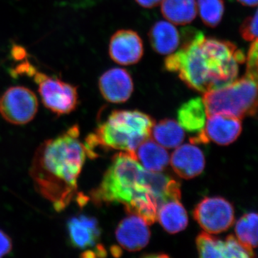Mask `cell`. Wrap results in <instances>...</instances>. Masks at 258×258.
<instances>
[{"label":"cell","instance_id":"4","mask_svg":"<svg viewBox=\"0 0 258 258\" xmlns=\"http://www.w3.org/2000/svg\"><path fill=\"white\" fill-rule=\"evenodd\" d=\"M244 76L225 87L204 93L207 116L225 114L243 118L258 113V55L246 58Z\"/></svg>","mask_w":258,"mask_h":258},{"label":"cell","instance_id":"6","mask_svg":"<svg viewBox=\"0 0 258 258\" xmlns=\"http://www.w3.org/2000/svg\"><path fill=\"white\" fill-rule=\"evenodd\" d=\"M34 79L38 85L42 103L47 109L57 115L69 114L76 109L79 104L76 86L37 71Z\"/></svg>","mask_w":258,"mask_h":258},{"label":"cell","instance_id":"19","mask_svg":"<svg viewBox=\"0 0 258 258\" xmlns=\"http://www.w3.org/2000/svg\"><path fill=\"white\" fill-rule=\"evenodd\" d=\"M163 16L173 24L185 25L191 23L198 14L196 0H162Z\"/></svg>","mask_w":258,"mask_h":258},{"label":"cell","instance_id":"14","mask_svg":"<svg viewBox=\"0 0 258 258\" xmlns=\"http://www.w3.org/2000/svg\"><path fill=\"white\" fill-rule=\"evenodd\" d=\"M171 165L179 177L192 179L203 172L205 159L200 148L194 144H184L174 151L171 157Z\"/></svg>","mask_w":258,"mask_h":258},{"label":"cell","instance_id":"23","mask_svg":"<svg viewBox=\"0 0 258 258\" xmlns=\"http://www.w3.org/2000/svg\"><path fill=\"white\" fill-rule=\"evenodd\" d=\"M198 11L202 21L209 28H216L225 13L224 0H198Z\"/></svg>","mask_w":258,"mask_h":258},{"label":"cell","instance_id":"30","mask_svg":"<svg viewBox=\"0 0 258 258\" xmlns=\"http://www.w3.org/2000/svg\"><path fill=\"white\" fill-rule=\"evenodd\" d=\"M243 6L255 7L258 5V0H237Z\"/></svg>","mask_w":258,"mask_h":258},{"label":"cell","instance_id":"2","mask_svg":"<svg viewBox=\"0 0 258 258\" xmlns=\"http://www.w3.org/2000/svg\"><path fill=\"white\" fill-rule=\"evenodd\" d=\"M79 137V125H73L40 144L32 160L30 174L35 189L57 212L67 208L77 193L78 179L87 157Z\"/></svg>","mask_w":258,"mask_h":258},{"label":"cell","instance_id":"18","mask_svg":"<svg viewBox=\"0 0 258 258\" xmlns=\"http://www.w3.org/2000/svg\"><path fill=\"white\" fill-rule=\"evenodd\" d=\"M157 220L163 228L170 234L184 230L188 225L187 213L179 200L161 204L158 210Z\"/></svg>","mask_w":258,"mask_h":258},{"label":"cell","instance_id":"15","mask_svg":"<svg viewBox=\"0 0 258 258\" xmlns=\"http://www.w3.org/2000/svg\"><path fill=\"white\" fill-rule=\"evenodd\" d=\"M149 38L153 50L161 55L173 53L180 43L179 32L172 24L166 21L154 24L149 30Z\"/></svg>","mask_w":258,"mask_h":258},{"label":"cell","instance_id":"9","mask_svg":"<svg viewBox=\"0 0 258 258\" xmlns=\"http://www.w3.org/2000/svg\"><path fill=\"white\" fill-rule=\"evenodd\" d=\"M205 128L190 139L191 144H208L212 142L227 146L235 142L242 133V119L225 114L209 115Z\"/></svg>","mask_w":258,"mask_h":258},{"label":"cell","instance_id":"7","mask_svg":"<svg viewBox=\"0 0 258 258\" xmlns=\"http://www.w3.org/2000/svg\"><path fill=\"white\" fill-rule=\"evenodd\" d=\"M37 110L36 95L23 86L8 88L0 99V114L13 124H26L35 118Z\"/></svg>","mask_w":258,"mask_h":258},{"label":"cell","instance_id":"8","mask_svg":"<svg viewBox=\"0 0 258 258\" xmlns=\"http://www.w3.org/2000/svg\"><path fill=\"white\" fill-rule=\"evenodd\" d=\"M193 215L200 227L211 234L227 231L235 222L233 205L220 197L204 199L195 208Z\"/></svg>","mask_w":258,"mask_h":258},{"label":"cell","instance_id":"1","mask_svg":"<svg viewBox=\"0 0 258 258\" xmlns=\"http://www.w3.org/2000/svg\"><path fill=\"white\" fill-rule=\"evenodd\" d=\"M181 47L164 60V68L176 73L187 87L200 93L220 89L237 79L246 55L227 40L206 38L196 28L181 30Z\"/></svg>","mask_w":258,"mask_h":258},{"label":"cell","instance_id":"24","mask_svg":"<svg viewBox=\"0 0 258 258\" xmlns=\"http://www.w3.org/2000/svg\"><path fill=\"white\" fill-rule=\"evenodd\" d=\"M200 257H225V242L216 237L202 232L196 239Z\"/></svg>","mask_w":258,"mask_h":258},{"label":"cell","instance_id":"11","mask_svg":"<svg viewBox=\"0 0 258 258\" xmlns=\"http://www.w3.org/2000/svg\"><path fill=\"white\" fill-rule=\"evenodd\" d=\"M69 240L71 244L78 249L93 248L88 251L91 257H98V241L101 231L98 220L88 215H81L70 219L67 224Z\"/></svg>","mask_w":258,"mask_h":258},{"label":"cell","instance_id":"22","mask_svg":"<svg viewBox=\"0 0 258 258\" xmlns=\"http://www.w3.org/2000/svg\"><path fill=\"white\" fill-rule=\"evenodd\" d=\"M236 238L248 248L258 247V213L249 212L239 219L235 225Z\"/></svg>","mask_w":258,"mask_h":258},{"label":"cell","instance_id":"28","mask_svg":"<svg viewBox=\"0 0 258 258\" xmlns=\"http://www.w3.org/2000/svg\"><path fill=\"white\" fill-rule=\"evenodd\" d=\"M137 4L144 8H153L158 6L162 0H135Z\"/></svg>","mask_w":258,"mask_h":258},{"label":"cell","instance_id":"20","mask_svg":"<svg viewBox=\"0 0 258 258\" xmlns=\"http://www.w3.org/2000/svg\"><path fill=\"white\" fill-rule=\"evenodd\" d=\"M154 140L159 145L167 149L179 147L184 139V132L182 127L174 120H161L154 124L152 131Z\"/></svg>","mask_w":258,"mask_h":258},{"label":"cell","instance_id":"26","mask_svg":"<svg viewBox=\"0 0 258 258\" xmlns=\"http://www.w3.org/2000/svg\"><path fill=\"white\" fill-rule=\"evenodd\" d=\"M240 33L245 41L258 40V9L252 16L246 18L241 24Z\"/></svg>","mask_w":258,"mask_h":258},{"label":"cell","instance_id":"29","mask_svg":"<svg viewBox=\"0 0 258 258\" xmlns=\"http://www.w3.org/2000/svg\"><path fill=\"white\" fill-rule=\"evenodd\" d=\"M13 55L17 60H21L26 55V51L25 50L23 47L20 46L14 47L13 49Z\"/></svg>","mask_w":258,"mask_h":258},{"label":"cell","instance_id":"5","mask_svg":"<svg viewBox=\"0 0 258 258\" xmlns=\"http://www.w3.org/2000/svg\"><path fill=\"white\" fill-rule=\"evenodd\" d=\"M147 172L128 153L117 154L101 184L91 191V200L96 205L120 203L125 206L140 194L151 190L147 184Z\"/></svg>","mask_w":258,"mask_h":258},{"label":"cell","instance_id":"17","mask_svg":"<svg viewBox=\"0 0 258 258\" xmlns=\"http://www.w3.org/2000/svg\"><path fill=\"white\" fill-rule=\"evenodd\" d=\"M179 125L190 133H200L205 128L206 111L203 98H196L183 103L177 112Z\"/></svg>","mask_w":258,"mask_h":258},{"label":"cell","instance_id":"16","mask_svg":"<svg viewBox=\"0 0 258 258\" xmlns=\"http://www.w3.org/2000/svg\"><path fill=\"white\" fill-rule=\"evenodd\" d=\"M134 158L146 170L161 172L168 166L169 156L164 147L148 139L142 142L134 153Z\"/></svg>","mask_w":258,"mask_h":258},{"label":"cell","instance_id":"12","mask_svg":"<svg viewBox=\"0 0 258 258\" xmlns=\"http://www.w3.org/2000/svg\"><path fill=\"white\" fill-rule=\"evenodd\" d=\"M98 87L107 101L124 103L133 93V79L126 70L115 68L102 75L98 81Z\"/></svg>","mask_w":258,"mask_h":258},{"label":"cell","instance_id":"25","mask_svg":"<svg viewBox=\"0 0 258 258\" xmlns=\"http://www.w3.org/2000/svg\"><path fill=\"white\" fill-rule=\"evenodd\" d=\"M225 257H253L252 249L245 247L244 244L232 235L227 236L225 239Z\"/></svg>","mask_w":258,"mask_h":258},{"label":"cell","instance_id":"13","mask_svg":"<svg viewBox=\"0 0 258 258\" xmlns=\"http://www.w3.org/2000/svg\"><path fill=\"white\" fill-rule=\"evenodd\" d=\"M122 220L115 230V238L120 247L129 252L141 250L150 239L149 225L143 219L133 214Z\"/></svg>","mask_w":258,"mask_h":258},{"label":"cell","instance_id":"27","mask_svg":"<svg viewBox=\"0 0 258 258\" xmlns=\"http://www.w3.org/2000/svg\"><path fill=\"white\" fill-rule=\"evenodd\" d=\"M13 243L9 236L0 230V257L7 255L11 252Z\"/></svg>","mask_w":258,"mask_h":258},{"label":"cell","instance_id":"3","mask_svg":"<svg viewBox=\"0 0 258 258\" xmlns=\"http://www.w3.org/2000/svg\"><path fill=\"white\" fill-rule=\"evenodd\" d=\"M155 121L150 115L134 110H115L86 142L94 149H111L124 151L134 157L142 142L150 138Z\"/></svg>","mask_w":258,"mask_h":258},{"label":"cell","instance_id":"10","mask_svg":"<svg viewBox=\"0 0 258 258\" xmlns=\"http://www.w3.org/2000/svg\"><path fill=\"white\" fill-rule=\"evenodd\" d=\"M108 51L110 57L116 63L131 66L139 62L143 57V42L134 30H118L111 37Z\"/></svg>","mask_w":258,"mask_h":258},{"label":"cell","instance_id":"21","mask_svg":"<svg viewBox=\"0 0 258 258\" xmlns=\"http://www.w3.org/2000/svg\"><path fill=\"white\" fill-rule=\"evenodd\" d=\"M125 208L128 214L140 217L149 225L157 220L159 203L151 190H147L134 198Z\"/></svg>","mask_w":258,"mask_h":258}]
</instances>
